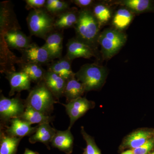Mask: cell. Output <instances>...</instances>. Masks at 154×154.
Masks as SVG:
<instances>
[{"label":"cell","instance_id":"31","mask_svg":"<svg viewBox=\"0 0 154 154\" xmlns=\"http://www.w3.org/2000/svg\"><path fill=\"white\" fill-rule=\"evenodd\" d=\"M70 2L80 9H91L96 3L94 0H72Z\"/></svg>","mask_w":154,"mask_h":154},{"label":"cell","instance_id":"30","mask_svg":"<svg viewBox=\"0 0 154 154\" xmlns=\"http://www.w3.org/2000/svg\"><path fill=\"white\" fill-rule=\"evenodd\" d=\"M25 8L27 10L43 8L45 7L46 0H26Z\"/></svg>","mask_w":154,"mask_h":154},{"label":"cell","instance_id":"22","mask_svg":"<svg viewBox=\"0 0 154 154\" xmlns=\"http://www.w3.org/2000/svg\"><path fill=\"white\" fill-rule=\"evenodd\" d=\"M110 6L107 1H105L96 2L91 8L92 13L102 27L112 20L113 14Z\"/></svg>","mask_w":154,"mask_h":154},{"label":"cell","instance_id":"10","mask_svg":"<svg viewBox=\"0 0 154 154\" xmlns=\"http://www.w3.org/2000/svg\"><path fill=\"white\" fill-rule=\"evenodd\" d=\"M2 33L6 45L11 48L21 51L29 47L32 43L31 37L21 31L20 26L9 28L5 32H1Z\"/></svg>","mask_w":154,"mask_h":154},{"label":"cell","instance_id":"34","mask_svg":"<svg viewBox=\"0 0 154 154\" xmlns=\"http://www.w3.org/2000/svg\"><path fill=\"white\" fill-rule=\"evenodd\" d=\"M148 154H154V150L153 151H152V152H151L150 153Z\"/></svg>","mask_w":154,"mask_h":154},{"label":"cell","instance_id":"13","mask_svg":"<svg viewBox=\"0 0 154 154\" xmlns=\"http://www.w3.org/2000/svg\"><path fill=\"white\" fill-rule=\"evenodd\" d=\"M107 2L111 6L116 5L125 7L135 15L154 11V2L151 0H119Z\"/></svg>","mask_w":154,"mask_h":154},{"label":"cell","instance_id":"25","mask_svg":"<svg viewBox=\"0 0 154 154\" xmlns=\"http://www.w3.org/2000/svg\"><path fill=\"white\" fill-rule=\"evenodd\" d=\"M22 139L10 136L1 131L0 154H17L18 146Z\"/></svg>","mask_w":154,"mask_h":154},{"label":"cell","instance_id":"14","mask_svg":"<svg viewBox=\"0 0 154 154\" xmlns=\"http://www.w3.org/2000/svg\"><path fill=\"white\" fill-rule=\"evenodd\" d=\"M63 30H55L45 38L43 45L49 53L53 60L62 57L63 36Z\"/></svg>","mask_w":154,"mask_h":154},{"label":"cell","instance_id":"5","mask_svg":"<svg viewBox=\"0 0 154 154\" xmlns=\"http://www.w3.org/2000/svg\"><path fill=\"white\" fill-rule=\"evenodd\" d=\"M127 39L126 33L113 27L106 28L101 32L98 43L101 46L103 58L109 60L113 57L124 46Z\"/></svg>","mask_w":154,"mask_h":154},{"label":"cell","instance_id":"23","mask_svg":"<svg viewBox=\"0 0 154 154\" xmlns=\"http://www.w3.org/2000/svg\"><path fill=\"white\" fill-rule=\"evenodd\" d=\"M86 92L85 87L75 77L67 80L63 96L66 98L67 103L82 97Z\"/></svg>","mask_w":154,"mask_h":154},{"label":"cell","instance_id":"12","mask_svg":"<svg viewBox=\"0 0 154 154\" xmlns=\"http://www.w3.org/2000/svg\"><path fill=\"white\" fill-rule=\"evenodd\" d=\"M5 73L11 86L9 96H13L16 92L30 91L31 81L25 72L21 71L19 72L12 71Z\"/></svg>","mask_w":154,"mask_h":154},{"label":"cell","instance_id":"17","mask_svg":"<svg viewBox=\"0 0 154 154\" xmlns=\"http://www.w3.org/2000/svg\"><path fill=\"white\" fill-rule=\"evenodd\" d=\"M74 140L70 129L68 128L63 131L57 130L51 143L53 147L57 148L66 154H71L73 149Z\"/></svg>","mask_w":154,"mask_h":154},{"label":"cell","instance_id":"32","mask_svg":"<svg viewBox=\"0 0 154 154\" xmlns=\"http://www.w3.org/2000/svg\"><path fill=\"white\" fill-rule=\"evenodd\" d=\"M24 154H39L38 152H33L31 150L28 148H26L25 149V152Z\"/></svg>","mask_w":154,"mask_h":154},{"label":"cell","instance_id":"9","mask_svg":"<svg viewBox=\"0 0 154 154\" xmlns=\"http://www.w3.org/2000/svg\"><path fill=\"white\" fill-rule=\"evenodd\" d=\"M21 51L22 54L21 63H31L42 66L44 65H48L53 61L47 50L42 46H38L34 42H32L29 47Z\"/></svg>","mask_w":154,"mask_h":154},{"label":"cell","instance_id":"2","mask_svg":"<svg viewBox=\"0 0 154 154\" xmlns=\"http://www.w3.org/2000/svg\"><path fill=\"white\" fill-rule=\"evenodd\" d=\"M108 70L105 66L95 63H87L81 66L75 77L83 84L87 92L100 90L105 85Z\"/></svg>","mask_w":154,"mask_h":154},{"label":"cell","instance_id":"7","mask_svg":"<svg viewBox=\"0 0 154 154\" xmlns=\"http://www.w3.org/2000/svg\"><path fill=\"white\" fill-rule=\"evenodd\" d=\"M154 136V129L140 128L135 130L123 138L119 147V151L122 152L125 150L137 148Z\"/></svg>","mask_w":154,"mask_h":154},{"label":"cell","instance_id":"19","mask_svg":"<svg viewBox=\"0 0 154 154\" xmlns=\"http://www.w3.org/2000/svg\"><path fill=\"white\" fill-rule=\"evenodd\" d=\"M72 61L65 55L50 63L48 65L47 70L55 73L65 79L68 80L75 77V73L72 70Z\"/></svg>","mask_w":154,"mask_h":154},{"label":"cell","instance_id":"4","mask_svg":"<svg viewBox=\"0 0 154 154\" xmlns=\"http://www.w3.org/2000/svg\"><path fill=\"white\" fill-rule=\"evenodd\" d=\"M56 100L42 81L30 91L25 104L26 106H29L45 115L50 116L53 111L54 105L58 102Z\"/></svg>","mask_w":154,"mask_h":154},{"label":"cell","instance_id":"8","mask_svg":"<svg viewBox=\"0 0 154 154\" xmlns=\"http://www.w3.org/2000/svg\"><path fill=\"white\" fill-rule=\"evenodd\" d=\"M61 104L65 107L70 118L68 128L69 129L78 119L85 115L88 110L94 108L96 105L95 102L88 100L85 97H80L66 104Z\"/></svg>","mask_w":154,"mask_h":154},{"label":"cell","instance_id":"16","mask_svg":"<svg viewBox=\"0 0 154 154\" xmlns=\"http://www.w3.org/2000/svg\"><path fill=\"white\" fill-rule=\"evenodd\" d=\"M79 10L76 7H72L55 17V30H63L74 28L78 22Z\"/></svg>","mask_w":154,"mask_h":154},{"label":"cell","instance_id":"21","mask_svg":"<svg viewBox=\"0 0 154 154\" xmlns=\"http://www.w3.org/2000/svg\"><path fill=\"white\" fill-rule=\"evenodd\" d=\"M135 15L129 9L120 7L113 14L111 20L113 28L123 31L130 25Z\"/></svg>","mask_w":154,"mask_h":154},{"label":"cell","instance_id":"3","mask_svg":"<svg viewBox=\"0 0 154 154\" xmlns=\"http://www.w3.org/2000/svg\"><path fill=\"white\" fill-rule=\"evenodd\" d=\"M26 21L30 35L44 40L55 30V17L48 13L44 8L30 11Z\"/></svg>","mask_w":154,"mask_h":154},{"label":"cell","instance_id":"11","mask_svg":"<svg viewBox=\"0 0 154 154\" xmlns=\"http://www.w3.org/2000/svg\"><path fill=\"white\" fill-rule=\"evenodd\" d=\"M66 48V55L72 61L78 58L90 59L96 56L95 50L75 37L69 39Z\"/></svg>","mask_w":154,"mask_h":154},{"label":"cell","instance_id":"15","mask_svg":"<svg viewBox=\"0 0 154 154\" xmlns=\"http://www.w3.org/2000/svg\"><path fill=\"white\" fill-rule=\"evenodd\" d=\"M10 122L11 125L6 126L5 132L8 135L14 137L22 138L30 136L36 132L38 127H32V125L20 118L13 119Z\"/></svg>","mask_w":154,"mask_h":154},{"label":"cell","instance_id":"1","mask_svg":"<svg viewBox=\"0 0 154 154\" xmlns=\"http://www.w3.org/2000/svg\"><path fill=\"white\" fill-rule=\"evenodd\" d=\"M101 27L91 9H80L78 22L74 27L77 39L96 51Z\"/></svg>","mask_w":154,"mask_h":154},{"label":"cell","instance_id":"33","mask_svg":"<svg viewBox=\"0 0 154 154\" xmlns=\"http://www.w3.org/2000/svg\"><path fill=\"white\" fill-rule=\"evenodd\" d=\"M121 154H134L132 150L128 149L122 152Z\"/></svg>","mask_w":154,"mask_h":154},{"label":"cell","instance_id":"24","mask_svg":"<svg viewBox=\"0 0 154 154\" xmlns=\"http://www.w3.org/2000/svg\"><path fill=\"white\" fill-rule=\"evenodd\" d=\"M20 118L31 125L50 123L54 119L53 116L45 115L29 106H26L25 111Z\"/></svg>","mask_w":154,"mask_h":154},{"label":"cell","instance_id":"26","mask_svg":"<svg viewBox=\"0 0 154 154\" xmlns=\"http://www.w3.org/2000/svg\"><path fill=\"white\" fill-rule=\"evenodd\" d=\"M21 64V71L28 75L31 81L37 84L43 81L46 70L42 66L31 63H22Z\"/></svg>","mask_w":154,"mask_h":154},{"label":"cell","instance_id":"28","mask_svg":"<svg viewBox=\"0 0 154 154\" xmlns=\"http://www.w3.org/2000/svg\"><path fill=\"white\" fill-rule=\"evenodd\" d=\"M70 1H61V0H54V4L52 8L47 11L51 15L55 17L63 12H64L69 8Z\"/></svg>","mask_w":154,"mask_h":154},{"label":"cell","instance_id":"18","mask_svg":"<svg viewBox=\"0 0 154 154\" xmlns=\"http://www.w3.org/2000/svg\"><path fill=\"white\" fill-rule=\"evenodd\" d=\"M66 81L55 73L46 70L43 82L56 99L58 100L63 96Z\"/></svg>","mask_w":154,"mask_h":154},{"label":"cell","instance_id":"6","mask_svg":"<svg viewBox=\"0 0 154 154\" xmlns=\"http://www.w3.org/2000/svg\"><path fill=\"white\" fill-rule=\"evenodd\" d=\"M25 102H22L19 96L9 99L1 94L0 116L3 122L10 121L13 119L20 118L25 111Z\"/></svg>","mask_w":154,"mask_h":154},{"label":"cell","instance_id":"20","mask_svg":"<svg viewBox=\"0 0 154 154\" xmlns=\"http://www.w3.org/2000/svg\"><path fill=\"white\" fill-rule=\"evenodd\" d=\"M56 131L57 130L51 126L50 123L38 125L35 134L29 138V142L32 144L42 143L47 146L48 150H50L49 144L51 143Z\"/></svg>","mask_w":154,"mask_h":154},{"label":"cell","instance_id":"29","mask_svg":"<svg viewBox=\"0 0 154 154\" xmlns=\"http://www.w3.org/2000/svg\"><path fill=\"white\" fill-rule=\"evenodd\" d=\"M154 150V136L151 138L143 145L132 150L134 154H148Z\"/></svg>","mask_w":154,"mask_h":154},{"label":"cell","instance_id":"27","mask_svg":"<svg viewBox=\"0 0 154 154\" xmlns=\"http://www.w3.org/2000/svg\"><path fill=\"white\" fill-rule=\"evenodd\" d=\"M81 132L87 144L86 147L84 149L83 154H102L95 142L94 137L86 132L84 127H81Z\"/></svg>","mask_w":154,"mask_h":154}]
</instances>
